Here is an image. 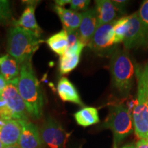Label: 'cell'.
I'll use <instances>...</instances> for the list:
<instances>
[{
  "instance_id": "6da1fadb",
  "label": "cell",
  "mask_w": 148,
  "mask_h": 148,
  "mask_svg": "<svg viewBox=\"0 0 148 148\" xmlns=\"http://www.w3.org/2000/svg\"><path fill=\"white\" fill-rule=\"evenodd\" d=\"M17 87L26 105L29 116L33 119H39L42 116L44 99L40 83L33 70L32 59L25 61L20 66Z\"/></svg>"
},
{
  "instance_id": "7a4b0ae2",
  "label": "cell",
  "mask_w": 148,
  "mask_h": 148,
  "mask_svg": "<svg viewBox=\"0 0 148 148\" xmlns=\"http://www.w3.org/2000/svg\"><path fill=\"white\" fill-rule=\"evenodd\" d=\"M137 99L132 111L133 128L139 139L148 138V63L145 66L136 65Z\"/></svg>"
},
{
  "instance_id": "3957f363",
  "label": "cell",
  "mask_w": 148,
  "mask_h": 148,
  "mask_svg": "<svg viewBox=\"0 0 148 148\" xmlns=\"http://www.w3.org/2000/svg\"><path fill=\"white\" fill-rule=\"evenodd\" d=\"M40 36L22 27H10L7 34V51L8 55L20 64L30 60L43 40Z\"/></svg>"
},
{
  "instance_id": "277c9868",
  "label": "cell",
  "mask_w": 148,
  "mask_h": 148,
  "mask_svg": "<svg viewBox=\"0 0 148 148\" xmlns=\"http://www.w3.org/2000/svg\"><path fill=\"white\" fill-rule=\"evenodd\" d=\"M110 71L113 87L122 97H127L132 89L135 68L125 49L111 53Z\"/></svg>"
},
{
  "instance_id": "5b68a950",
  "label": "cell",
  "mask_w": 148,
  "mask_h": 148,
  "mask_svg": "<svg viewBox=\"0 0 148 148\" xmlns=\"http://www.w3.org/2000/svg\"><path fill=\"white\" fill-rule=\"evenodd\" d=\"M108 108V114L101 124L100 128L112 131L114 147H117L134 130L132 109L123 101L110 104Z\"/></svg>"
},
{
  "instance_id": "8992f818",
  "label": "cell",
  "mask_w": 148,
  "mask_h": 148,
  "mask_svg": "<svg viewBox=\"0 0 148 148\" xmlns=\"http://www.w3.org/2000/svg\"><path fill=\"white\" fill-rule=\"evenodd\" d=\"M44 145L47 148H66L71 132H66L60 122L48 116L40 130Z\"/></svg>"
},
{
  "instance_id": "52a82bcc",
  "label": "cell",
  "mask_w": 148,
  "mask_h": 148,
  "mask_svg": "<svg viewBox=\"0 0 148 148\" xmlns=\"http://www.w3.org/2000/svg\"><path fill=\"white\" fill-rule=\"evenodd\" d=\"M123 43L125 50L148 45V27L140 19L137 12L128 16V27Z\"/></svg>"
},
{
  "instance_id": "ba28073f",
  "label": "cell",
  "mask_w": 148,
  "mask_h": 148,
  "mask_svg": "<svg viewBox=\"0 0 148 148\" xmlns=\"http://www.w3.org/2000/svg\"><path fill=\"white\" fill-rule=\"evenodd\" d=\"M18 77L8 82V84L3 90L1 97L6 102L7 107L10 110L13 119L28 121L29 114L26 105L18 90Z\"/></svg>"
},
{
  "instance_id": "9c48e42d",
  "label": "cell",
  "mask_w": 148,
  "mask_h": 148,
  "mask_svg": "<svg viewBox=\"0 0 148 148\" xmlns=\"http://www.w3.org/2000/svg\"><path fill=\"white\" fill-rule=\"evenodd\" d=\"M114 21L98 26L92 36L88 47L97 53H103L106 51H113L112 48L114 45L113 26Z\"/></svg>"
},
{
  "instance_id": "30bf717a",
  "label": "cell",
  "mask_w": 148,
  "mask_h": 148,
  "mask_svg": "<svg viewBox=\"0 0 148 148\" xmlns=\"http://www.w3.org/2000/svg\"><path fill=\"white\" fill-rule=\"evenodd\" d=\"M22 130L17 143L19 148H44L40 130L29 121H21Z\"/></svg>"
},
{
  "instance_id": "8fae6325",
  "label": "cell",
  "mask_w": 148,
  "mask_h": 148,
  "mask_svg": "<svg viewBox=\"0 0 148 148\" xmlns=\"http://www.w3.org/2000/svg\"><path fill=\"white\" fill-rule=\"evenodd\" d=\"M82 14V21L77 32L80 41L85 46H88L98 27L97 15L95 8H88Z\"/></svg>"
},
{
  "instance_id": "7c38bea8",
  "label": "cell",
  "mask_w": 148,
  "mask_h": 148,
  "mask_svg": "<svg viewBox=\"0 0 148 148\" xmlns=\"http://www.w3.org/2000/svg\"><path fill=\"white\" fill-rule=\"evenodd\" d=\"M27 2V5L24 9L21 16L18 18V19L13 21L14 26L22 27L40 36L42 31L37 23L35 16V8L38 2L32 1Z\"/></svg>"
},
{
  "instance_id": "4fadbf2b",
  "label": "cell",
  "mask_w": 148,
  "mask_h": 148,
  "mask_svg": "<svg viewBox=\"0 0 148 148\" xmlns=\"http://www.w3.org/2000/svg\"><path fill=\"white\" fill-rule=\"evenodd\" d=\"M53 8L58 16L63 26V29L66 32L77 31L78 29L82 18L81 12H75L71 9H66L56 5Z\"/></svg>"
},
{
  "instance_id": "5bb4252c",
  "label": "cell",
  "mask_w": 148,
  "mask_h": 148,
  "mask_svg": "<svg viewBox=\"0 0 148 148\" xmlns=\"http://www.w3.org/2000/svg\"><path fill=\"white\" fill-rule=\"evenodd\" d=\"M22 126L19 120H9L0 129V140L4 146L17 145Z\"/></svg>"
},
{
  "instance_id": "9a60e30c",
  "label": "cell",
  "mask_w": 148,
  "mask_h": 148,
  "mask_svg": "<svg viewBox=\"0 0 148 148\" xmlns=\"http://www.w3.org/2000/svg\"><path fill=\"white\" fill-rule=\"evenodd\" d=\"M95 10L97 15L98 26L115 21L119 14L112 1L109 0L95 1Z\"/></svg>"
},
{
  "instance_id": "2e32d148",
  "label": "cell",
  "mask_w": 148,
  "mask_h": 148,
  "mask_svg": "<svg viewBox=\"0 0 148 148\" xmlns=\"http://www.w3.org/2000/svg\"><path fill=\"white\" fill-rule=\"evenodd\" d=\"M57 92L63 101L75 103L80 106H84L77 88L67 77H62L59 79L57 84Z\"/></svg>"
},
{
  "instance_id": "e0dca14e",
  "label": "cell",
  "mask_w": 148,
  "mask_h": 148,
  "mask_svg": "<svg viewBox=\"0 0 148 148\" xmlns=\"http://www.w3.org/2000/svg\"><path fill=\"white\" fill-rule=\"evenodd\" d=\"M20 64L8 54L0 57V74L7 82L17 78L20 73Z\"/></svg>"
},
{
  "instance_id": "ac0fdd59",
  "label": "cell",
  "mask_w": 148,
  "mask_h": 148,
  "mask_svg": "<svg viewBox=\"0 0 148 148\" xmlns=\"http://www.w3.org/2000/svg\"><path fill=\"white\" fill-rule=\"evenodd\" d=\"M74 119L79 125L88 127L97 124L100 121L98 110L94 107H84L73 114Z\"/></svg>"
},
{
  "instance_id": "d6986e66",
  "label": "cell",
  "mask_w": 148,
  "mask_h": 148,
  "mask_svg": "<svg viewBox=\"0 0 148 148\" xmlns=\"http://www.w3.org/2000/svg\"><path fill=\"white\" fill-rule=\"evenodd\" d=\"M46 43L53 52L61 56L66 52L68 47L67 32L64 29L51 35L46 40Z\"/></svg>"
},
{
  "instance_id": "ffe728a7",
  "label": "cell",
  "mask_w": 148,
  "mask_h": 148,
  "mask_svg": "<svg viewBox=\"0 0 148 148\" xmlns=\"http://www.w3.org/2000/svg\"><path fill=\"white\" fill-rule=\"evenodd\" d=\"M80 55L64 53L59 59V72L61 75H65L77 67L79 62Z\"/></svg>"
},
{
  "instance_id": "44dd1931",
  "label": "cell",
  "mask_w": 148,
  "mask_h": 148,
  "mask_svg": "<svg viewBox=\"0 0 148 148\" xmlns=\"http://www.w3.org/2000/svg\"><path fill=\"white\" fill-rule=\"evenodd\" d=\"M128 27V16L115 20L113 26V41L114 45L123 42Z\"/></svg>"
},
{
  "instance_id": "7402d4cb",
  "label": "cell",
  "mask_w": 148,
  "mask_h": 148,
  "mask_svg": "<svg viewBox=\"0 0 148 148\" xmlns=\"http://www.w3.org/2000/svg\"><path fill=\"white\" fill-rule=\"evenodd\" d=\"M55 3L56 5L61 7H64L66 4H69L71 10L75 12H84L88 9L90 1L87 0H57L55 1Z\"/></svg>"
},
{
  "instance_id": "603a6c76",
  "label": "cell",
  "mask_w": 148,
  "mask_h": 148,
  "mask_svg": "<svg viewBox=\"0 0 148 148\" xmlns=\"http://www.w3.org/2000/svg\"><path fill=\"white\" fill-rule=\"evenodd\" d=\"M12 9L8 0H0V24H5L12 18Z\"/></svg>"
},
{
  "instance_id": "cb8c5ba5",
  "label": "cell",
  "mask_w": 148,
  "mask_h": 148,
  "mask_svg": "<svg viewBox=\"0 0 148 148\" xmlns=\"http://www.w3.org/2000/svg\"><path fill=\"white\" fill-rule=\"evenodd\" d=\"M137 13L144 25L148 27V0L143 1Z\"/></svg>"
},
{
  "instance_id": "d4e9b609",
  "label": "cell",
  "mask_w": 148,
  "mask_h": 148,
  "mask_svg": "<svg viewBox=\"0 0 148 148\" xmlns=\"http://www.w3.org/2000/svg\"><path fill=\"white\" fill-rule=\"evenodd\" d=\"M67 32V39H68V47L67 49H71L82 42L79 39L78 32L77 31H72V32Z\"/></svg>"
},
{
  "instance_id": "484cf974",
  "label": "cell",
  "mask_w": 148,
  "mask_h": 148,
  "mask_svg": "<svg viewBox=\"0 0 148 148\" xmlns=\"http://www.w3.org/2000/svg\"><path fill=\"white\" fill-rule=\"evenodd\" d=\"M112 3L114 5L116 10H117L118 12H119V14L121 15H123L124 14L125 12V6H126L127 1H118V0H114V1H112Z\"/></svg>"
},
{
  "instance_id": "4316f807",
  "label": "cell",
  "mask_w": 148,
  "mask_h": 148,
  "mask_svg": "<svg viewBox=\"0 0 148 148\" xmlns=\"http://www.w3.org/2000/svg\"><path fill=\"white\" fill-rule=\"evenodd\" d=\"M134 148H148V138L138 140L134 145Z\"/></svg>"
},
{
  "instance_id": "83f0119b",
  "label": "cell",
  "mask_w": 148,
  "mask_h": 148,
  "mask_svg": "<svg viewBox=\"0 0 148 148\" xmlns=\"http://www.w3.org/2000/svg\"><path fill=\"white\" fill-rule=\"evenodd\" d=\"M7 84H8V82H7V81L5 79L4 77L0 74V97H1V95H2L3 90H5Z\"/></svg>"
},
{
  "instance_id": "f1b7e54d",
  "label": "cell",
  "mask_w": 148,
  "mask_h": 148,
  "mask_svg": "<svg viewBox=\"0 0 148 148\" xmlns=\"http://www.w3.org/2000/svg\"><path fill=\"white\" fill-rule=\"evenodd\" d=\"M7 106V103L5 102V101L3 99L2 97H0V110L5 108Z\"/></svg>"
},
{
  "instance_id": "f546056e",
  "label": "cell",
  "mask_w": 148,
  "mask_h": 148,
  "mask_svg": "<svg viewBox=\"0 0 148 148\" xmlns=\"http://www.w3.org/2000/svg\"><path fill=\"white\" fill-rule=\"evenodd\" d=\"M3 148H19L18 147L17 145H8V146H5Z\"/></svg>"
},
{
  "instance_id": "4dcf8cb0",
  "label": "cell",
  "mask_w": 148,
  "mask_h": 148,
  "mask_svg": "<svg viewBox=\"0 0 148 148\" xmlns=\"http://www.w3.org/2000/svg\"><path fill=\"white\" fill-rule=\"evenodd\" d=\"M121 148H134V145H127L123 146V147Z\"/></svg>"
},
{
  "instance_id": "1f68e13d",
  "label": "cell",
  "mask_w": 148,
  "mask_h": 148,
  "mask_svg": "<svg viewBox=\"0 0 148 148\" xmlns=\"http://www.w3.org/2000/svg\"><path fill=\"white\" fill-rule=\"evenodd\" d=\"M4 147H5L4 145H3V144L1 143V140H0V148H3Z\"/></svg>"
},
{
  "instance_id": "d6a6232c",
  "label": "cell",
  "mask_w": 148,
  "mask_h": 148,
  "mask_svg": "<svg viewBox=\"0 0 148 148\" xmlns=\"http://www.w3.org/2000/svg\"><path fill=\"white\" fill-rule=\"evenodd\" d=\"M147 82H148V70H147Z\"/></svg>"
},
{
  "instance_id": "836d02e7",
  "label": "cell",
  "mask_w": 148,
  "mask_h": 148,
  "mask_svg": "<svg viewBox=\"0 0 148 148\" xmlns=\"http://www.w3.org/2000/svg\"><path fill=\"white\" fill-rule=\"evenodd\" d=\"M114 148H117V147H114Z\"/></svg>"
},
{
  "instance_id": "e575fe53",
  "label": "cell",
  "mask_w": 148,
  "mask_h": 148,
  "mask_svg": "<svg viewBox=\"0 0 148 148\" xmlns=\"http://www.w3.org/2000/svg\"><path fill=\"white\" fill-rule=\"evenodd\" d=\"M80 148H81V147H80Z\"/></svg>"
}]
</instances>
